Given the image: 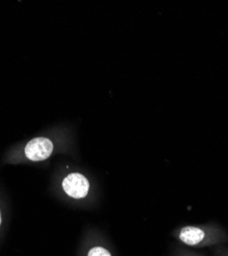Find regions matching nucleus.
Wrapping results in <instances>:
<instances>
[{
    "instance_id": "nucleus-6",
    "label": "nucleus",
    "mask_w": 228,
    "mask_h": 256,
    "mask_svg": "<svg viewBox=\"0 0 228 256\" xmlns=\"http://www.w3.org/2000/svg\"><path fill=\"white\" fill-rule=\"evenodd\" d=\"M212 256H228V247L226 245H220L211 248Z\"/></svg>"
},
{
    "instance_id": "nucleus-4",
    "label": "nucleus",
    "mask_w": 228,
    "mask_h": 256,
    "mask_svg": "<svg viewBox=\"0 0 228 256\" xmlns=\"http://www.w3.org/2000/svg\"><path fill=\"white\" fill-rule=\"evenodd\" d=\"M56 148L54 142L45 136H38L30 140L21 151V159L29 162H43L52 157Z\"/></svg>"
},
{
    "instance_id": "nucleus-1",
    "label": "nucleus",
    "mask_w": 228,
    "mask_h": 256,
    "mask_svg": "<svg viewBox=\"0 0 228 256\" xmlns=\"http://www.w3.org/2000/svg\"><path fill=\"white\" fill-rule=\"evenodd\" d=\"M173 237L180 245L194 250L228 244V232L218 224L184 226L173 232Z\"/></svg>"
},
{
    "instance_id": "nucleus-7",
    "label": "nucleus",
    "mask_w": 228,
    "mask_h": 256,
    "mask_svg": "<svg viewBox=\"0 0 228 256\" xmlns=\"http://www.w3.org/2000/svg\"><path fill=\"white\" fill-rule=\"evenodd\" d=\"M4 228H5V214L2 204H0V241H2L3 234H4Z\"/></svg>"
},
{
    "instance_id": "nucleus-5",
    "label": "nucleus",
    "mask_w": 228,
    "mask_h": 256,
    "mask_svg": "<svg viewBox=\"0 0 228 256\" xmlns=\"http://www.w3.org/2000/svg\"><path fill=\"white\" fill-rule=\"evenodd\" d=\"M170 256H205L194 249H190L182 245L173 246L170 249Z\"/></svg>"
},
{
    "instance_id": "nucleus-3",
    "label": "nucleus",
    "mask_w": 228,
    "mask_h": 256,
    "mask_svg": "<svg viewBox=\"0 0 228 256\" xmlns=\"http://www.w3.org/2000/svg\"><path fill=\"white\" fill-rule=\"evenodd\" d=\"M76 256H117L110 242L98 232L90 230L81 239Z\"/></svg>"
},
{
    "instance_id": "nucleus-2",
    "label": "nucleus",
    "mask_w": 228,
    "mask_h": 256,
    "mask_svg": "<svg viewBox=\"0 0 228 256\" xmlns=\"http://www.w3.org/2000/svg\"><path fill=\"white\" fill-rule=\"evenodd\" d=\"M59 184L63 195L72 201L82 202L91 197L92 182L80 172H64Z\"/></svg>"
}]
</instances>
